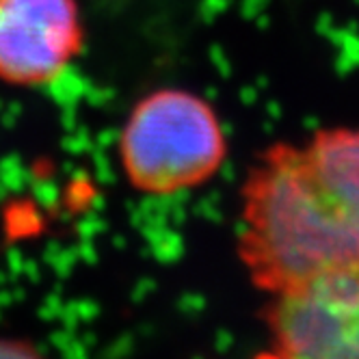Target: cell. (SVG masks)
Wrapping results in <instances>:
<instances>
[{
	"mask_svg": "<svg viewBox=\"0 0 359 359\" xmlns=\"http://www.w3.org/2000/svg\"><path fill=\"white\" fill-rule=\"evenodd\" d=\"M241 260L271 294L359 264V128L264 154L243 189Z\"/></svg>",
	"mask_w": 359,
	"mask_h": 359,
	"instance_id": "6da1fadb",
	"label": "cell"
},
{
	"mask_svg": "<svg viewBox=\"0 0 359 359\" xmlns=\"http://www.w3.org/2000/svg\"><path fill=\"white\" fill-rule=\"evenodd\" d=\"M225 158V133L208 102L161 89L133 109L119 137V161L143 193L171 195L210 180Z\"/></svg>",
	"mask_w": 359,
	"mask_h": 359,
	"instance_id": "7a4b0ae2",
	"label": "cell"
},
{
	"mask_svg": "<svg viewBox=\"0 0 359 359\" xmlns=\"http://www.w3.org/2000/svg\"><path fill=\"white\" fill-rule=\"evenodd\" d=\"M264 318L271 355L359 359V264L273 292Z\"/></svg>",
	"mask_w": 359,
	"mask_h": 359,
	"instance_id": "3957f363",
	"label": "cell"
},
{
	"mask_svg": "<svg viewBox=\"0 0 359 359\" xmlns=\"http://www.w3.org/2000/svg\"><path fill=\"white\" fill-rule=\"evenodd\" d=\"M83 48L76 0H0V81L53 83Z\"/></svg>",
	"mask_w": 359,
	"mask_h": 359,
	"instance_id": "277c9868",
	"label": "cell"
}]
</instances>
